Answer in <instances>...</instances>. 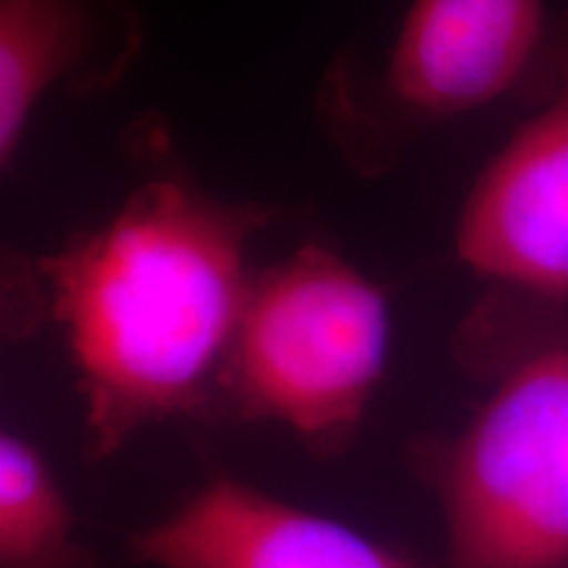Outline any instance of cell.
<instances>
[{"instance_id": "obj_3", "label": "cell", "mask_w": 568, "mask_h": 568, "mask_svg": "<svg viewBox=\"0 0 568 568\" xmlns=\"http://www.w3.org/2000/svg\"><path fill=\"white\" fill-rule=\"evenodd\" d=\"M387 353L379 290L335 253L305 245L251 282L219 387L245 416L287 424L326 450L353 435Z\"/></svg>"}, {"instance_id": "obj_4", "label": "cell", "mask_w": 568, "mask_h": 568, "mask_svg": "<svg viewBox=\"0 0 568 568\" xmlns=\"http://www.w3.org/2000/svg\"><path fill=\"white\" fill-rule=\"evenodd\" d=\"M435 481L450 568H568V339L500 376Z\"/></svg>"}, {"instance_id": "obj_8", "label": "cell", "mask_w": 568, "mask_h": 568, "mask_svg": "<svg viewBox=\"0 0 568 568\" xmlns=\"http://www.w3.org/2000/svg\"><path fill=\"white\" fill-rule=\"evenodd\" d=\"M0 568H95L51 468L9 432L0 437Z\"/></svg>"}, {"instance_id": "obj_7", "label": "cell", "mask_w": 568, "mask_h": 568, "mask_svg": "<svg viewBox=\"0 0 568 568\" xmlns=\"http://www.w3.org/2000/svg\"><path fill=\"white\" fill-rule=\"evenodd\" d=\"M84 42L82 0H0V166L17 161L34 109Z\"/></svg>"}, {"instance_id": "obj_2", "label": "cell", "mask_w": 568, "mask_h": 568, "mask_svg": "<svg viewBox=\"0 0 568 568\" xmlns=\"http://www.w3.org/2000/svg\"><path fill=\"white\" fill-rule=\"evenodd\" d=\"M531 82L542 109L489 161L456 226L460 261L489 284L458 337L477 374L503 376L568 339V13Z\"/></svg>"}, {"instance_id": "obj_5", "label": "cell", "mask_w": 568, "mask_h": 568, "mask_svg": "<svg viewBox=\"0 0 568 568\" xmlns=\"http://www.w3.org/2000/svg\"><path fill=\"white\" fill-rule=\"evenodd\" d=\"M542 0H414L385 74L410 119H450L531 77L545 42Z\"/></svg>"}, {"instance_id": "obj_6", "label": "cell", "mask_w": 568, "mask_h": 568, "mask_svg": "<svg viewBox=\"0 0 568 568\" xmlns=\"http://www.w3.org/2000/svg\"><path fill=\"white\" fill-rule=\"evenodd\" d=\"M159 568H422L374 539L216 477L184 506L132 539Z\"/></svg>"}, {"instance_id": "obj_1", "label": "cell", "mask_w": 568, "mask_h": 568, "mask_svg": "<svg viewBox=\"0 0 568 568\" xmlns=\"http://www.w3.org/2000/svg\"><path fill=\"white\" fill-rule=\"evenodd\" d=\"M266 222L255 205L153 180L109 224L42 261L95 456L197 408L209 382L219 385L251 293L247 237Z\"/></svg>"}]
</instances>
